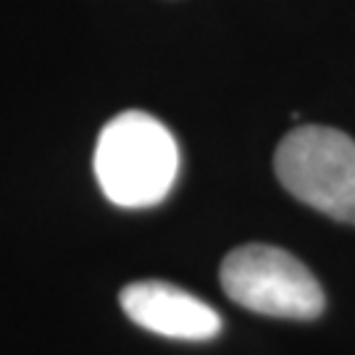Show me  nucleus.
Wrapping results in <instances>:
<instances>
[{
    "mask_svg": "<svg viewBox=\"0 0 355 355\" xmlns=\"http://www.w3.org/2000/svg\"><path fill=\"white\" fill-rule=\"evenodd\" d=\"M221 287L229 300L274 318L311 321L324 313V290L295 255L271 245H242L221 263Z\"/></svg>",
    "mask_w": 355,
    "mask_h": 355,
    "instance_id": "7ed1b4c3",
    "label": "nucleus"
},
{
    "mask_svg": "<svg viewBox=\"0 0 355 355\" xmlns=\"http://www.w3.org/2000/svg\"><path fill=\"white\" fill-rule=\"evenodd\" d=\"M119 303L137 327L187 343H205L221 331V316L211 305L168 282L127 284Z\"/></svg>",
    "mask_w": 355,
    "mask_h": 355,
    "instance_id": "20e7f679",
    "label": "nucleus"
},
{
    "mask_svg": "<svg viewBox=\"0 0 355 355\" xmlns=\"http://www.w3.org/2000/svg\"><path fill=\"white\" fill-rule=\"evenodd\" d=\"M179 145L155 116L124 111L103 127L95 145V177L119 208H150L171 192Z\"/></svg>",
    "mask_w": 355,
    "mask_h": 355,
    "instance_id": "f257e3e1",
    "label": "nucleus"
},
{
    "mask_svg": "<svg viewBox=\"0 0 355 355\" xmlns=\"http://www.w3.org/2000/svg\"><path fill=\"white\" fill-rule=\"evenodd\" d=\"M274 171L300 203L355 227V140L331 127H297L279 142Z\"/></svg>",
    "mask_w": 355,
    "mask_h": 355,
    "instance_id": "f03ea898",
    "label": "nucleus"
}]
</instances>
